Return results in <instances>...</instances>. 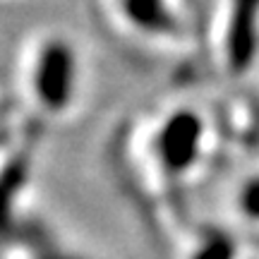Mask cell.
<instances>
[{"mask_svg":"<svg viewBox=\"0 0 259 259\" xmlns=\"http://www.w3.org/2000/svg\"><path fill=\"white\" fill-rule=\"evenodd\" d=\"M70 56L65 48H48L44 53L41 70H36V89L41 92V99H46L51 106H63L67 99L70 87Z\"/></svg>","mask_w":259,"mask_h":259,"instance_id":"obj_1","label":"cell"},{"mask_svg":"<svg viewBox=\"0 0 259 259\" xmlns=\"http://www.w3.org/2000/svg\"><path fill=\"white\" fill-rule=\"evenodd\" d=\"M242 206H245V213L247 216H259V183H252V185L245 187L242 192Z\"/></svg>","mask_w":259,"mask_h":259,"instance_id":"obj_2","label":"cell"}]
</instances>
